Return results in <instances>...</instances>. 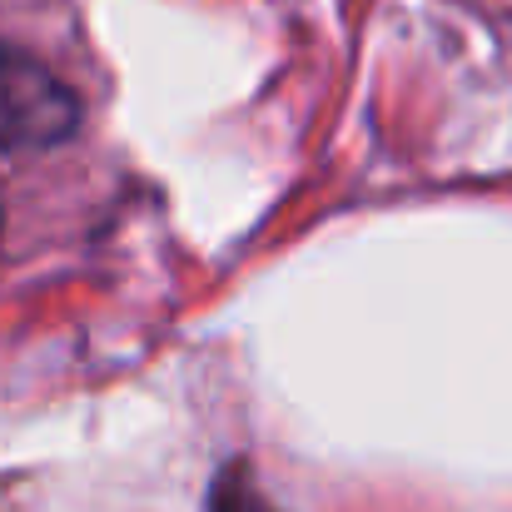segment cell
Listing matches in <instances>:
<instances>
[{"instance_id": "2", "label": "cell", "mask_w": 512, "mask_h": 512, "mask_svg": "<svg viewBox=\"0 0 512 512\" xmlns=\"http://www.w3.org/2000/svg\"><path fill=\"white\" fill-rule=\"evenodd\" d=\"M209 512H279V508L269 503V493L259 488V478L249 473V463H229V468L214 473Z\"/></svg>"}, {"instance_id": "1", "label": "cell", "mask_w": 512, "mask_h": 512, "mask_svg": "<svg viewBox=\"0 0 512 512\" xmlns=\"http://www.w3.org/2000/svg\"><path fill=\"white\" fill-rule=\"evenodd\" d=\"M80 130V95L35 55L0 45V155L50 150Z\"/></svg>"}]
</instances>
